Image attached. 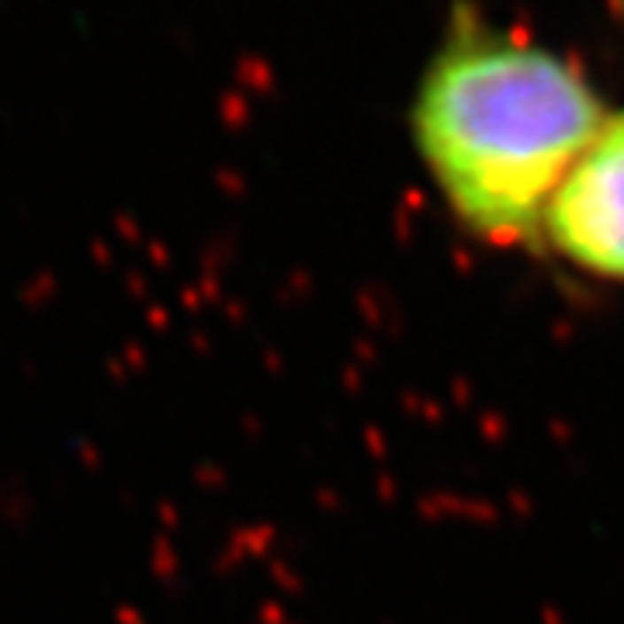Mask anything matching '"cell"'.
<instances>
[{
	"label": "cell",
	"mask_w": 624,
	"mask_h": 624,
	"mask_svg": "<svg viewBox=\"0 0 624 624\" xmlns=\"http://www.w3.org/2000/svg\"><path fill=\"white\" fill-rule=\"evenodd\" d=\"M607 108L562 52L461 11L416 87L413 143L458 222L528 243Z\"/></svg>",
	"instance_id": "1"
},
{
	"label": "cell",
	"mask_w": 624,
	"mask_h": 624,
	"mask_svg": "<svg viewBox=\"0 0 624 624\" xmlns=\"http://www.w3.org/2000/svg\"><path fill=\"white\" fill-rule=\"evenodd\" d=\"M541 236L576 271L624 285V112L607 115L569 166L544 208Z\"/></svg>",
	"instance_id": "2"
}]
</instances>
